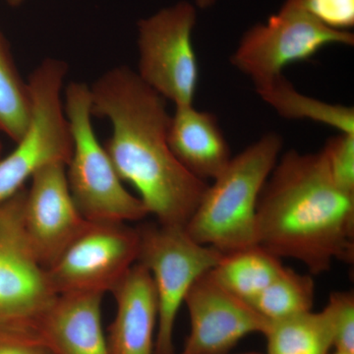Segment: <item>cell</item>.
<instances>
[{"mask_svg":"<svg viewBox=\"0 0 354 354\" xmlns=\"http://www.w3.org/2000/svg\"><path fill=\"white\" fill-rule=\"evenodd\" d=\"M90 91L92 115L113 127L104 147L121 180L138 191L157 223L185 227L208 184L190 174L169 148L167 100L127 66L104 72Z\"/></svg>","mask_w":354,"mask_h":354,"instance_id":"cell-1","label":"cell"},{"mask_svg":"<svg viewBox=\"0 0 354 354\" xmlns=\"http://www.w3.org/2000/svg\"><path fill=\"white\" fill-rule=\"evenodd\" d=\"M257 232L259 245L312 276L353 263L354 193L335 183L322 150L279 158L258 200Z\"/></svg>","mask_w":354,"mask_h":354,"instance_id":"cell-2","label":"cell"},{"mask_svg":"<svg viewBox=\"0 0 354 354\" xmlns=\"http://www.w3.org/2000/svg\"><path fill=\"white\" fill-rule=\"evenodd\" d=\"M283 146L268 132L232 157L208 185L185 230L194 241L223 254L257 245V204Z\"/></svg>","mask_w":354,"mask_h":354,"instance_id":"cell-3","label":"cell"},{"mask_svg":"<svg viewBox=\"0 0 354 354\" xmlns=\"http://www.w3.org/2000/svg\"><path fill=\"white\" fill-rule=\"evenodd\" d=\"M64 106L73 140L67 181L84 218L125 223L145 218L149 213L143 202L124 187L106 149L95 136L87 84L69 83L64 90Z\"/></svg>","mask_w":354,"mask_h":354,"instance_id":"cell-4","label":"cell"},{"mask_svg":"<svg viewBox=\"0 0 354 354\" xmlns=\"http://www.w3.org/2000/svg\"><path fill=\"white\" fill-rule=\"evenodd\" d=\"M67 73L66 62L50 57L30 75L31 120L13 152L0 158V202L25 187L26 181L46 165H68L73 140L62 95Z\"/></svg>","mask_w":354,"mask_h":354,"instance_id":"cell-5","label":"cell"},{"mask_svg":"<svg viewBox=\"0 0 354 354\" xmlns=\"http://www.w3.org/2000/svg\"><path fill=\"white\" fill-rule=\"evenodd\" d=\"M330 44L353 46L354 35L321 24L304 0H286L265 24L247 30L230 64L248 76L257 91L283 75L288 65L306 62Z\"/></svg>","mask_w":354,"mask_h":354,"instance_id":"cell-6","label":"cell"},{"mask_svg":"<svg viewBox=\"0 0 354 354\" xmlns=\"http://www.w3.org/2000/svg\"><path fill=\"white\" fill-rule=\"evenodd\" d=\"M137 263L150 272L158 298L155 354H174V333L188 291L218 264L223 254L192 239L185 227L160 223L138 228Z\"/></svg>","mask_w":354,"mask_h":354,"instance_id":"cell-7","label":"cell"},{"mask_svg":"<svg viewBox=\"0 0 354 354\" xmlns=\"http://www.w3.org/2000/svg\"><path fill=\"white\" fill-rule=\"evenodd\" d=\"M26 195L25 186L0 202V329L39 335L57 295L26 232Z\"/></svg>","mask_w":354,"mask_h":354,"instance_id":"cell-8","label":"cell"},{"mask_svg":"<svg viewBox=\"0 0 354 354\" xmlns=\"http://www.w3.org/2000/svg\"><path fill=\"white\" fill-rule=\"evenodd\" d=\"M194 6L180 1L138 22V74L141 80L176 106H192L199 65L192 34Z\"/></svg>","mask_w":354,"mask_h":354,"instance_id":"cell-9","label":"cell"},{"mask_svg":"<svg viewBox=\"0 0 354 354\" xmlns=\"http://www.w3.org/2000/svg\"><path fill=\"white\" fill-rule=\"evenodd\" d=\"M138 228L125 223L88 221L48 269L57 295L111 292L138 261Z\"/></svg>","mask_w":354,"mask_h":354,"instance_id":"cell-10","label":"cell"},{"mask_svg":"<svg viewBox=\"0 0 354 354\" xmlns=\"http://www.w3.org/2000/svg\"><path fill=\"white\" fill-rule=\"evenodd\" d=\"M209 272L195 281L184 300L190 333L180 354H227L246 335H265L269 328V321L228 292Z\"/></svg>","mask_w":354,"mask_h":354,"instance_id":"cell-11","label":"cell"},{"mask_svg":"<svg viewBox=\"0 0 354 354\" xmlns=\"http://www.w3.org/2000/svg\"><path fill=\"white\" fill-rule=\"evenodd\" d=\"M62 162L37 171L27 188L24 223L28 237L39 262L46 270L87 227L77 208Z\"/></svg>","mask_w":354,"mask_h":354,"instance_id":"cell-12","label":"cell"},{"mask_svg":"<svg viewBox=\"0 0 354 354\" xmlns=\"http://www.w3.org/2000/svg\"><path fill=\"white\" fill-rule=\"evenodd\" d=\"M111 293L116 313L106 337L109 354H155L158 308L150 272L136 263Z\"/></svg>","mask_w":354,"mask_h":354,"instance_id":"cell-13","label":"cell"},{"mask_svg":"<svg viewBox=\"0 0 354 354\" xmlns=\"http://www.w3.org/2000/svg\"><path fill=\"white\" fill-rule=\"evenodd\" d=\"M101 293L57 295L38 334L51 354H109L102 329Z\"/></svg>","mask_w":354,"mask_h":354,"instance_id":"cell-14","label":"cell"},{"mask_svg":"<svg viewBox=\"0 0 354 354\" xmlns=\"http://www.w3.org/2000/svg\"><path fill=\"white\" fill-rule=\"evenodd\" d=\"M167 142L178 162L203 181L220 176L232 158L218 118L193 104L176 106L169 120Z\"/></svg>","mask_w":354,"mask_h":354,"instance_id":"cell-15","label":"cell"},{"mask_svg":"<svg viewBox=\"0 0 354 354\" xmlns=\"http://www.w3.org/2000/svg\"><path fill=\"white\" fill-rule=\"evenodd\" d=\"M285 268L281 258L257 244L223 254L209 272L228 292L250 304Z\"/></svg>","mask_w":354,"mask_h":354,"instance_id":"cell-16","label":"cell"},{"mask_svg":"<svg viewBox=\"0 0 354 354\" xmlns=\"http://www.w3.org/2000/svg\"><path fill=\"white\" fill-rule=\"evenodd\" d=\"M256 92L281 118L315 121L334 127L339 133L354 134L353 108L327 104L301 94L283 75Z\"/></svg>","mask_w":354,"mask_h":354,"instance_id":"cell-17","label":"cell"},{"mask_svg":"<svg viewBox=\"0 0 354 354\" xmlns=\"http://www.w3.org/2000/svg\"><path fill=\"white\" fill-rule=\"evenodd\" d=\"M267 354H329L334 341L332 314L326 306L321 312H307L270 323Z\"/></svg>","mask_w":354,"mask_h":354,"instance_id":"cell-18","label":"cell"},{"mask_svg":"<svg viewBox=\"0 0 354 354\" xmlns=\"http://www.w3.org/2000/svg\"><path fill=\"white\" fill-rule=\"evenodd\" d=\"M31 113L29 85L20 75L8 43L0 31V132L17 143L29 127Z\"/></svg>","mask_w":354,"mask_h":354,"instance_id":"cell-19","label":"cell"},{"mask_svg":"<svg viewBox=\"0 0 354 354\" xmlns=\"http://www.w3.org/2000/svg\"><path fill=\"white\" fill-rule=\"evenodd\" d=\"M315 285L312 274L285 268L262 293L250 302L270 323L278 322L312 311Z\"/></svg>","mask_w":354,"mask_h":354,"instance_id":"cell-20","label":"cell"},{"mask_svg":"<svg viewBox=\"0 0 354 354\" xmlns=\"http://www.w3.org/2000/svg\"><path fill=\"white\" fill-rule=\"evenodd\" d=\"M322 152L335 183L354 193V134L335 135L326 142Z\"/></svg>","mask_w":354,"mask_h":354,"instance_id":"cell-21","label":"cell"},{"mask_svg":"<svg viewBox=\"0 0 354 354\" xmlns=\"http://www.w3.org/2000/svg\"><path fill=\"white\" fill-rule=\"evenodd\" d=\"M334 341L333 348L339 353L354 354V295L353 291H335L330 295Z\"/></svg>","mask_w":354,"mask_h":354,"instance_id":"cell-22","label":"cell"},{"mask_svg":"<svg viewBox=\"0 0 354 354\" xmlns=\"http://www.w3.org/2000/svg\"><path fill=\"white\" fill-rule=\"evenodd\" d=\"M305 8L321 24L349 32L354 26V0H304Z\"/></svg>","mask_w":354,"mask_h":354,"instance_id":"cell-23","label":"cell"},{"mask_svg":"<svg viewBox=\"0 0 354 354\" xmlns=\"http://www.w3.org/2000/svg\"><path fill=\"white\" fill-rule=\"evenodd\" d=\"M0 354H51L39 335L0 329Z\"/></svg>","mask_w":354,"mask_h":354,"instance_id":"cell-24","label":"cell"},{"mask_svg":"<svg viewBox=\"0 0 354 354\" xmlns=\"http://www.w3.org/2000/svg\"><path fill=\"white\" fill-rule=\"evenodd\" d=\"M216 1V0H195V3L199 8L207 9L213 6Z\"/></svg>","mask_w":354,"mask_h":354,"instance_id":"cell-25","label":"cell"},{"mask_svg":"<svg viewBox=\"0 0 354 354\" xmlns=\"http://www.w3.org/2000/svg\"><path fill=\"white\" fill-rule=\"evenodd\" d=\"M23 1H24V0H7V2H8L9 6L13 7H17L21 6Z\"/></svg>","mask_w":354,"mask_h":354,"instance_id":"cell-26","label":"cell"},{"mask_svg":"<svg viewBox=\"0 0 354 354\" xmlns=\"http://www.w3.org/2000/svg\"><path fill=\"white\" fill-rule=\"evenodd\" d=\"M1 152H2V144L0 142V158H1Z\"/></svg>","mask_w":354,"mask_h":354,"instance_id":"cell-27","label":"cell"},{"mask_svg":"<svg viewBox=\"0 0 354 354\" xmlns=\"http://www.w3.org/2000/svg\"><path fill=\"white\" fill-rule=\"evenodd\" d=\"M241 354H262L260 353H241Z\"/></svg>","mask_w":354,"mask_h":354,"instance_id":"cell-28","label":"cell"}]
</instances>
